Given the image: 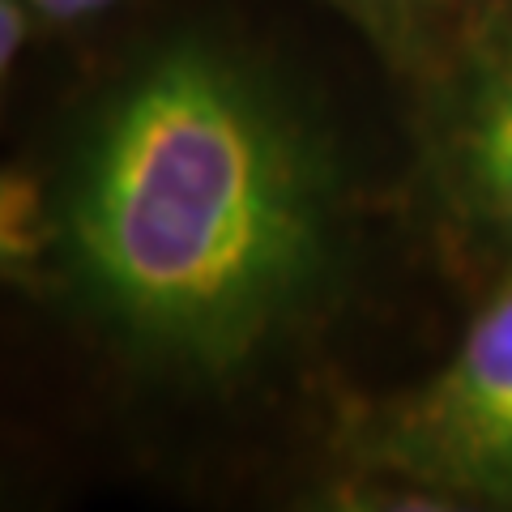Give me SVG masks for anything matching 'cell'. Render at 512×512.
<instances>
[{
    "mask_svg": "<svg viewBox=\"0 0 512 512\" xmlns=\"http://www.w3.org/2000/svg\"><path fill=\"white\" fill-rule=\"evenodd\" d=\"M338 231L320 128L205 39L158 47L99 103L52 214L64 269L124 342L218 376L320 299Z\"/></svg>",
    "mask_w": 512,
    "mask_h": 512,
    "instance_id": "obj_1",
    "label": "cell"
},
{
    "mask_svg": "<svg viewBox=\"0 0 512 512\" xmlns=\"http://www.w3.org/2000/svg\"><path fill=\"white\" fill-rule=\"evenodd\" d=\"M346 457L363 478L512 508V278L436 376L350 427Z\"/></svg>",
    "mask_w": 512,
    "mask_h": 512,
    "instance_id": "obj_2",
    "label": "cell"
},
{
    "mask_svg": "<svg viewBox=\"0 0 512 512\" xmlns=\"http://www.w3.org/2000/svg\"><path fill=\"white\" fill-rule=\"evenodd\" d=\"M453 171L470 214L512 248V30L478 60L461 94Z\"/></svg>",
    "mask_w": 512,
    "mask_h": 512,
    "instance_id": "obj_3",
    "label": "cell"
},
{
    "mask_svg": "<svg viewBox=\"0 0 512 512\" xmlns=\"http://www.w3.org/2000/svg\"><path fill=\"white\" fill-rule=\"evenodd\" d=\"M52 244V218L39 192L18 175L0 171V278H18Z\"/></svg>",
    "mask_w": 512,
    "mask_h": 512,
    "instance_id": "obj_4",
    "label": "cell"
},
{
    "mask_svg": "<svg viewBox=\"0 0 512 512\" xmlns=\"http://www.w3.org/2000/svg\"><path fill=\"white\" fill-rule=\"evenodd\" d=\"M384 47H410L453 0H333Z\"/></svg>",
    "mask_w": 512,
    "mask_h": 512,
    "instance_id": "obj_5",
    "label": "cell"
},
{
    "mask_svg": "<svg viewBox=\"0 0 512 512\" xmlns=\"http://www.w3.org/2000/svg\"><path fill=\"white\" fill-rule=\"evenodd\" d=\"M30 13L35 9L26 0H0V86H5L13 60H18L22 43L30 35Z\"/></svg>",
    "mask_w": 512,
    "mask_h": 512,
    "instance_id": "obj_6",
    "label": "cell"
},
{
    "mask_svg": "<svg viewBox=\"0 0 512 512\" xmlns=\"http://www.w3.org/2000/svg\"><path fill=\"white\" fill-rule=\"evenodd\" d=\"M26 5L47 22H86V18H99L116 0H26Z\"/></svg>",
    "mask_w": 512,
    "mask_h": 512,
    "instance_id": "obj_7",
    "label": "cell"
}]
</instances>
